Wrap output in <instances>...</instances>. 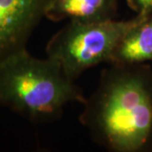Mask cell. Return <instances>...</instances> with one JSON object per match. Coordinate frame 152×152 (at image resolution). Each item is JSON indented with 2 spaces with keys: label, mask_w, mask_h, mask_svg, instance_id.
Returning <instances> with one entry per match:
<instances>
[{
  "label": "cell",
  "mask_w": 152,
  "mask_h": 152,
  "mask_svg": "<svg viewBox=\"0 0 152 152\" xmlns=\"http://www.w3.org/2000/svg\"><path fill=\"white\" fill-rule=\"evenodd\" d=\"M86 99L80 123L112 152H152V68L108 64Z\"/></svg>",
  "instance_id": "6da1fadb"
},
{
  "label": "cell",
  "mask_w": 152,
  "mask_h": 152,
  "mask_svg": "<svg viewBox=\"0 0 152 152\" xmlns=\"http://www.w3.org/2000/svg\"><path fill=\"white\" fill-rule=\"evenodd\" d=\"M142 17L92 23L69 20L48 42L47 57L57 61L66 75L75 80L94 66L109 64L120 40Z\"/></svg>",
  "instance_id": "3957f363"
},
{
  "label": "cell",
  "mask_w": 152,
  "mask_h": 152,
  "mask_svg": "<svg viewBox=\"0 0 152 152\" xmlns=\"http://www.w3.org/2000/svg\"><path fill=\"white\" fill-rule=\"evenodd\" d=\"M118 9V0H53L46 18L54 22L108 21L115 20Z\"/></svg>",
  "instance_id": "5b68a950"
},
{
  "label": "cell",
  "mask_w": 152,
  "mask_h": 152,
  "mask_svg": "<svg viewBox=\"0 0 152 152\" xmlns=\"http://www.w3.org/2000/svg\"><path fill=\"white\" fill-rule=\"evenodd\" d=\"M83 90L59 64L33 57L26 48L0 61V105L35 123L60 118L67 104H84Z\"/></svg>",
  "instance_id": "7a4b0ae2"
},
{
  "label": "cell",
  "mask_w": 152,
  "mask_h": 152,
  "mask_svg": "<svg viewBox=\"0 0 152 152\" xmlns=\"http://www.w3.org/2000/svg\"><path fill=\"white\" fill-rule=\"evenodd\" d=\"M53 0H0V61L26 48Z\"/></svg>",
  "instance_id": "277c9868"
},
{
  "label": "cell",
  "mask_w": 152,
  "mask_h": 152,
  "mask_svg": "<svg viewBox=\"0 0 152 152\" xmlns=\"http://www.w3.org/2000/svg\"><path fill=\"white\" fill-rule=\"evenodd\" d=\"M152 61V15L143 16L120 40L109 64H135Z\"/></svg>",
  "instance_id": "8992f818"
},
{
  "label": "cell",
  "mask_w": 152,
  "mask_h": 152,
  "mask_svg": "<svg viewBox=\"0 0 152 152\" xmlns=\"http://www.w3.org/2000/svg\"><path fill=\"white\" fill-rule=\"evenodd\" d=\"M126 2L137 15L147 16L152 15V0H126Z\"/></svg>",
  "instance_id": "52a82bcc"
}]
</instances>
